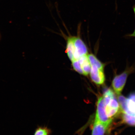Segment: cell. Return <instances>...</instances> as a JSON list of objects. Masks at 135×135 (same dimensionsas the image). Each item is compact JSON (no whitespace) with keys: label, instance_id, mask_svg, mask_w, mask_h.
<instances>
[{"label":"cell","instance_id":"8992f818","mask_svg":"<svg viewBox=\"0 0 135 135\" xmlns=\"http://www.w3.org/2000/svg\"><path fill=\"white\" fill-rule=\"evenodd\" d=\"M111 124L94 120L91 135H104Z\"/></svg>","mask_w":135,"mask_h":135},{"label":"cell","instance_id":"8fae6325","mask_svg":"<svg viewBox=\"0 0 135 135\" xmlns=\"http://www.w3.org/2000/svg\"><path fill=\"white\" fill-rule=\"evenodd\" d=\"M122 118L123 123L130 126H135V115L122 113Z\"/></svg>","mask_w":135,"mask_h":135},{"label":"cell","instance_id":"52a82bcc","mask_svg":"<svg viewBox=\"0 0 135 135\" xmlns=\"http://www.w3.org/2000/svg\"><path fill=\"white\" fill-rule=\"evenodd\" d=\"M78 60L81 65L83 71L84 73V75H88L91 71V66L90 63L88 55H85L83 56Z\"/></svg>","mask_w":135,"mask_h":135},{"label":"cell","instance_id":"9c48e42d","mask_svg":"<svg viewBox=\"0 0 135 135\" xmlns=\"http://www.w3.org/2000/svg\"><path fill=\"white\" fill-rule=\"evenodd\" d=\"M127 105L129 114L135 115V93L131 94L127 98Z\"/></svg>","mask_w":135,"mask_h":135},{"label":"cell","instance_id":"2e32d148","mask_svg":"<svg viewBox=\"0 0 135 135\" xmlns=\"http://www.w3.org/2000/svg\"><path fill=\"white\" fill-rule=\"evenodd\" d=\"M133 10H134V12L135 15V7H134ZM129 36H131V37H135V28L134 30V32H133V33L129 35Z\"/></svg>","mask_w":135,"mask_h":135},{"label":"cell","instance_id":"7c38bea8","mask_svg":"<svg viewBox=\"0 0 135 135\" xmlns=\"http://www.w3.org/2000/svg\"><path fill=\"white\" fill-rule=\"evenodd\" d=\"M88 57L91 66H95L101 70H103L104 65L97 59L94 55L90 54L88 55Z\"/></svg>","mask_w":135,"mask_h":135},{"label":"cell","instance_id":"5bb4252c","mask_svg":"<svg viewBox=\"0 0 135 135\" xmlns=\"http://www.w3.org/2000/svg\"><path fill=\"white\" fill-rule=\"evenodd\" d=\"M103 96V97L104 101L105 104H106L110 99L115 97L114 93L110 89L106 90L104 92Z\"/></svg>","mask_w":135,"mask_h":135},{"label":"cell","instance_id":"277c9868","mask_svg":"<svg viewBox=\"0 0 135 135\" xmlns=\"http://www.w3.org/2000/svg\"><path fill=\"white\" fill-rule=\"evenodd\" d=\"M119 111H120L119 104L115 97L110 99L105 104V113L109 119H113V117L116 116Z\"/></svg>","mask_w":135,"mask_h":135},{"label":"cell","instance_id":"6da1fadb","mask_svg":"<svg viewBox=\"0 0 135 135\" xmlns=\"http://www.w3.org/2000/svg\"><path fill=\"white\" fill-rule=\"evenodd\" d=\"M105 106L103 97H100L97 103L96 113L94 120L103 123L111 124L113 119H109L106 116L105 112Z\"/></svg>","mask_w":135,"mask_h":135},{"label":"cell","instance_id":"ba28073f","mask_svg":"<svg viewBox=\"0 0 135 135\" xmlns=\"http://www.w3.org/2000/svg\"><path fill=\"white\" fill-rule=\"evenodd\" d=\"M66 52L70 60L72 61L75 59L74 57L75 47L73 41L72 36H68L67 38Z\"/></svg>","mask_w":135,"mask_h":135},{"label":"cell","instance_id":"4fadbf2b","mask_svg":"<svg viewBox=\"0 0 135 135\" xmlns=\"http://www.w3.org/2000/svg\"><path fill=\"white\" fill-rule=\"evenodd\" d=\"M51 130L46 127H38L36 129L34 135H50Z\"/></svg>","mask_w":135,"mask_h":135},{"label":"cell","instance_id":"5b68a950","mask_svg":"<svg viewBox=\"0 0 135 135\" xmlns=\"http://www.w3.org/2000/svg\"><path fill=\"white\" fill-rule=\"evenodd\" d=\"M90 76L92 81L95 84L101 85L104 82L105 77L103 70L99 69L95 66H91Z\"/></svg>","mask_w":135,"mask_h":135},{"label":"cell","instance_id":"9a60e30c","mask_svg":"<svg viewBox=\"0 0 135 135\" xmlns=\"http://www.w3.org/2000/svg\"><path fill=\"white\" fill-rule=\"evenodd\" d=\"M72 62L74 70L80 74L84 75V73L79 60L74 59Z\"/></svg>","mask_w":135,"mask_h":135},{"label":"cell","instance_id":"3957f363","mask_svg":"<svg viewBox=\"0 0 135 135\" xmlns=\"http://www.w3.org/2000/svg\"><path fill=\"white\" fill-rule=\"evenodd\" d=\"M73 41L75 47L74 59L79 60L83 56L87 55L88 49L86 44L79 36H72Z\"/></svg>","mask_w":135,"mask_h":135},{"label":"cell","instance_id":"30bf717a","mask_svg":"<svg viewBox=\"0 0 135 135\" xmlns=\"http://www.w3.org/2000/svg\"><path fill=\"white\" fill-rule=\"evenodd\" d=\"M118 101L119 104L120 111L122 113L130 114L127 107V98L123 96L119 95H118Z\"/></svg>","mask_w":135,"mask_h":135},{"label":"cell","instance_id":"7a4b0ae2","mask_svg":"<svg viewBox=\"0 0 135 135\" xmlns=\"http://www.w3.org/2000/svg\"><path fill=\"white\" fill-rule=\"evenodd\" d=\"M129 73V71L126 70L120 75H116L113 80L112 86L114 90L117 95H120L123 90Z\"/></svg>","mask_w":135,"mask_h":135}]
</instances>
